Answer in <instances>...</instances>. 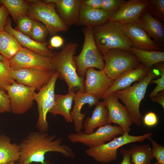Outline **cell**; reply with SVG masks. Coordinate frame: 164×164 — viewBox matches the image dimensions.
<instances>
[{
    "instance_id": "8fae6325",
    "label": "cell",
    "mask_w": 164,
    "mask_h": 164,
    "mask_svg": "<svg viewBox=\"0 0 164 164\" xmlns=\"http://www.w3.org/2000/svg\"><path fill=\"white\" fill-rule=\"evenodd\" d=\"M52 57L41 55L22 47L9 61L10 67L13 70L26 68L55 70Z\"/></svg>"
},
{
    "instance_id": "ba28073f",
    "label": "cell",
    "mask_w": 164,
    "mask_h": 164,
    "mask_svg": "<svg viewBox=\"0 0 164 164\" xmlns=\"http://www.w3.org/2000/svg\"><path fill=\"white\" fill-rule=\"evenodd\" d=\"M151 133H147L139 136L124 134L118 137H115L107 143L86 149L85 153L88 156L97 162L106 164L115 161L117 159L118 150L120 147L128 144L142 142L149 136Z\"/></svg>"
},
{
    "instance_id": "4dcf8cb0",
    "label": "cell",
    "mask_w": 164,
    "mask_h": 164,
    "mask_svg": "<svg viewBox=\"0 0 164 164\" xmlns=\"http://www.w3.org/2000/svg\"><path fill=\"white\" fill-rule=\"evenodd\" d=\"M12 70L8 60L5 58L3 61H0V90L6 92V87L15 81L12 78Z\"/></svg>"
},
{
    "instance_id": "7c38bea8",
    "label": "cell",
    "mask_w": 164,
    "mask_h": 164,
    "mask_svg": "<svg viewBox=\"0 0 164 164\" xmlns=\"http://www.w3.org/2000/svg\"><path fill=\"white\" fill-rule=\"evenodd\" d=\"M10 101L11 111L14 114H23L32 107L34 97L36 93L35 88L14 81L5 88Z\"/></svg>"
},
{
    "instance_id": "4316f807",
    "label": "cell",
    "mask_w": 164,
    "mask_h": 164,
    "mask_svg": "<svg viewBox=\"0 0 164 164\" xmlns=\"http://www.w3.org/2000/svg\"><path fill=\"white\" fill-rule=\"evenodd\" d=\"M22 47L15 37L5 30L0 32V54L9 60Z\"/></svg>"
},
{
    "instance_id": "bcb514c9",
    "label": "cell",
    "mask_w": 164,
    "mask_h": 164,
    "mask_svg": "<svg viewBox=\"0 0 164 164\" xmlns=\"http://www.w3.org/2000/svg\"><path fill=\"white\" fill-rule=\"evenodd\" d=\"M16 164H33L32 163H29L28 164H26V163H24L21 162H17L16 163Z\"/></svg>"
},
{
    "instance_id": "60d3db41",
    "label": "cell",
    "mask_w": 164,
    "mask_h": 164,
    "mask_svg": "<svg viewBox=\"0 0 164 164\" xmlns=\"http://www.w3.org/2000/svg\"><path fill=\"white\" fill-rule=\"evenodd\" d=\"M64 43L63 38L60 36L55 35L52 36L50 40V44L51 47L54 48H58L62 46Z\"/></svg>"
},
{
    "instance_id": "7bdbcfd3",
    "label": "cell",
    "mask_w": 164,
    "mask_h": 164,
    "mask_svg": "<svg viewBox=\"0 0 164 164\" xmlns=\"http://www.w3.org/2000/svg\"><path fill=\"white\" fill-rule=\"evenodd\" d=\"M120 152L123 157V159L120 164H133L131 161V159L129 150L125 148H121Z\"/></svg>"
},
{
    "instance_id": "44dd1931",
    "label": "cell",
    "mask_w": 164,
    "mask_h": 164,
    "mask_svg": "<svg viewBox=\"0 0 164 164\" xmlns=\"http://www.w3.org/2000/svg\"><path fill=\"white\" fill-rule=\"evenodd\" d=\"M44 2L53 3L55 5L58 14L69 28L78 22L81 0H46Z\"/></svg>"
},
{
    "instance_id": "74e56055",
    "label": "cell",
    "mask_w": 164,
    "mask_h": 164,
    "mask_svg": "<svg viewBox=\"0 0 164 164\" xmlns=\"http://www.w3.org/2000/svg\"><path fill=\"white\" fill-rule=\"evenodd\" d=\"M11 111L10 101L6 92L0 90V113Z\"/></svg>"
},
{
    "instance_id": "7a4b0ae2",
    "label": "cell",
    "mask_w": 164,
    "mask_h": 164,
    "mask_svg": "<svg viewBox=\"0 0 164 164\" xmlns=\"http://www.w3.org/2000/svg\"><path fill=\"white\" fill-rule=\"evenodd\" d=\"M78 44L70 42L64 45L59 52L54 53L52 63L54 70L59 74V77L67 83L68 91L74 92L75 88L83 92L84 78L79 76L74 60Z\"/></svg>"
},
{
    "instance_id": "e575fe53",
    "label": "cell",
    "mask_w": 164,
    "mask_h": 164,
    "mask_svg": "<svg viewBox=\"0 0 164 164\" xmlns=\"http://www.w3.org/2000/svg\"><path fill=\"white\" fill-rule=\"evenodd\" d=\"M147 138L152 143L151 151L153 158H156L159 164H164V147L158 144L151 136H149Z\"/></svg>"
},
{
    "instance_id": "ac0fdd59",
    "label": "cell",
    "mask_w": 164,
    "mask_h": 164,
    "mask_svg": "<svg viewBox=\"0 0 164 164\" xmlns=\"http://www.w3.org/2000/svg\"><path fill=\"white\" fill-rule=\"evenodd\" d=\"M135 22L145 30L162 50L164 49V26L162 21L154 17L146 10Z\"/></svg>"
},
{
    "instance_id": "52a82bcc",
    "label": "cell",
    "mask_w": 164,
    "mask_h": 164,
    "mask_svg": "<svg viewBox=\"0 0 164 164\" xmlns=\"http://www.w3.org/2000/svg\"><path fill=\"white\" fill-rule=\"evenodd\" d=\"M103 56L105 62L103 71L108 78L112 80L137 68L140 63L129 50L111 49Z\"/></svg>"
},
{
    "instance_id": "30bf717a",
    "label": "cell",
    "mask_w": 164,
    "mask_h": 164,
    "mask_svg": "<svg viewBox=\"0 0 164 164\" xmlns=\"http://www.w3.org/2000/svg\"><path fill=\"white\" fill-rule=\"evenodd\" d=\"M124 133L120 126L108 123L98 128L92 133L87 134L81 131L72 133L67 136V138L72 143H81L90 148L103 144L116 136L122 135Z\"/></svg>"
},
{
    "instance_id": "f1b7e54d",
    "label": "cell",
    "mask_w": 164,
    "mask_h": 164,
    "mask_svg": "<svg viewBox=\"0 0 164 164\" xmlns=\"http://www.w3.org/2000/svg\"><path fill=\"white\" fill-rule=\"evenodd\" d=\"M134 164H149L154 159L149 145H134L128 150Z\"/></svg>"
},
{
    "instance_id": "3957f363",
    "label": "cell",
    "mask_w": 164,
    "mask_h": 164,
    "mask_svg": "<svg viewBox=\"0 0 164 164\" xmlns=\"http://www.w3.org/2000/svg\"><path fill=\"white\" fill-rule=\"evenodd\" d=\"M92 29L94 41L103 55L110 49L129 50L132 46L120 23L109 21Z\"/></svg>"
},
{
    "instance_id": "e0dca14e",
    "label": "cell",
    "mask_w": 164,
    "mask_h": 164,
    "mask_svg": "<svg viewBox=\"0 0 164 164\" xmlns=\"http://www.w3.org/2000/svg\"><path fill=\"white\" fill-rule=\"evenodd\" d=\"M147 0H129L109 19V21L122 24L135 22L141 14L146 10Z\"/></svg>"
},
{
    "instance_id": "8992f818",
    "label": "cell",
    "mask_w": 164,
    "mask_h": 164,
    "mask_svg": "<svg viewBox=\"0 0 164 164\" xmlns=\"http://www.w3.org/2000/svg\"><path fill=\"white\" fill-rule=\"evenodd\" d=\"M27 2L29 5L27 15L41 22L46 26L50 36H53L58 32L68 31L69 28L58 14L53 3L39 0Z\"/></svg>"
},
{
    "instance_id": "277c9868",
    "label": "cell",
    "mask_w": 164,
    "mask_h": 164,
    "mask_svg": "<svg viewBox=\"0 0 164 164\" xmlns=\"http://www.w3.org/2000/svg\"><path fill=\"white\" fill-rule=\"evenodd\" d=\"M152 66L145 76L140 81L127 88L114 92L125 104L130 114L133 124L140 125L143 116L139 110V106L144 98L149 84L153 79L159 76L154 70Z\"/></svg>"
},
{
    "instance_id": "4fadbf2b",
    "label": "cell",
    "mask_w": 164,
    "mask_h": 164,
    "mask_svg": "<svg viewBox=\"0 0 164 164\" xmlns=\"http://www.w3.org/2000/svg\"><path fill=\"white\" fill-rule=\"evenodd\" d=\"M102 99L108 111V123L116 124L122 128L125 133H129L133 122L126 107L119 102L118 98L114 92Z\"/></svg>"
},
{
    "instance_id": "ee69618b",
    "label": "cell",
    "mask_w": 164,
    "mask_h": 164,
    "mask_svg": "<svg viewBox=\"0 0 164 164\" xmlns=\"http://www.w3.org/2000/svg\"><path fill=\"white\" fill-rule=\"evenodd\" d=\"M151 98L153 102L158 103L164 109V90L159 91L156 95Z\"/></svg>"
},
{
    "instance_id": "5bb4252c",
    "label": "cell",
    "mask_w": 164,
    "mask_h": 164,
    "mask_svg": "<svg viewBox=\"0 0 164 164\" xmlns=\"http://www.w3.org/2000/svg\"><path fill=\"white\" fill-rule=\"evenodd\" d=\"M55 70L26 68L12 70L13 79L17 83L33 87L39 91L51 78Z\"/></svg>"
},
{
    "instance_id": "9c48e42d",
    "label": "cell",
    "mask_w": 164,
    "mask_h": 164,
    "mask_svg": "<svg viewBox=\"0 0 164 164\" xmlns=\"http://www.w3.org/2000/svg\"><path fill=\"white\" fill-rule=\"evenodd\" d=\"M59 78L58 73L55 71L49 82L34 96V100L37 102L39 113L36 126L40 132H47L49 130L47 114L54 104L55 87L56 82Z\"/></svg>"
},
{
    "instance_id": "83f0119b",
    "label": "cell",
    "mask_w": 164,
    "mask_h": 164,
    "mask_svg": "<svg viewBox=\"0 0 164 164\" xmlns=\"http://www.w3.org/2000/svg\"><path fill=\"white\" fill-rule=\"evenodd\" d=\"M136 56L139 63L149 70L155 64L164 61V51L141 50L133 46L129 50Z\"/></svg>"
},
{
    "instance_id": "f6af8a7d",
    "label": "cell",
    "mask_w": 164,
    "mask_h": 164,
    "mask_svg": "<svg viewBox=\"0 0 164 164\" xmlns=\"http://www.w3.org/2000/svg\"><path fill=\"white\" fill-rule=\"evenodd\" d=\"M5 58H4L2 55L0 54V61H3Z\"/></svg>"
},
{
    "instance_id": "d590c367",
    "label": "cell",
    "mask_w": 164,
    "mask_h": 164,
    "mask_svg": "<svg viewBox=\"0 0 164 164\" xmlns=\"http://www.w3.org/2000/svg\"><path fill=\"white\" fill-rule=\"evenodd\" d=\"M158 67L160 71V77L157 80H152L150 83L156 84L157 85L154 90L149 94L150 98L155 96L159 91L164 90V62L158 63Z\"/></svg>"
},
{
    "instance_id": "8d00e7d4",
    "label": "cell",
    "mask_w": 164,
    "mask_h": 164,
    "mask_svg": "<svg viewBox=\"0 0 164 164\" xmlns=\"http://www.w3.org/2000/svg\"><path fill=\"white\" fill-rule=\"evenodd\" d=\"M127 1L125 0H101V9L108 11L117 10Z\"/></svg>"
},
{
    "instance_id": "d6986e66",
    "label": "cell",
    "mask_w": 164,
    "mask_h": 164,
    "mask_svg": "<svg viewBox=\"0 0 164 164\" xmlns=\"http://www.w3.org/2000/svg\"><path fill=\"white\" fill-rule=\"evenodd\" d=\"M117 10L108 11L101 9H96L81 4L77 26L94 27L109 21Z\"/></svg>"
},
{
    "instance_id": "484cf974",
    "label": "cell",
    "mask_w": 164,
    "mask_h": 164,
    "mask_svg": "<svg viewBox=\"0 0 164 164\" xmlns=\"http://www.w3.org/2000/svg\"><path fill=\"white\" fill-rule=\"evenodd\" d=\"M19 158V145L12 143L10 138L4 135H0V164H7L18 161Z\"/></svg>"
},
{
    "instance_id": "f546056e",
    "label": "cell",
    "mask_w": 164,
    "mask_h": 164,
    "mask_svg": "<svg viewBox=\"0 0 164 164\" xmlns=\"http://www.w3.org/2000/svg\"><path fill=\"white\" fill-rule=\"evenodd\" d=\"M0 3L4 5L16 23L18 19L27 15L29 8L28 2L23 0H0Z\"/></svg>"
},
{
    "instance_id": "681fc988",
    "label": "cell",
    "mask_w": 164,
    "mask_h": 164,
    "mask_svg": "<svg viewBox=\"0 0 164 164\" xmlns=\"http://www.w3.org/2000/svg\"><path fill=\"white\" fill-rule=\"evenodd\" d=\"M1 4L0 3V5Z\"/></svg>"
},
{
    "instance_id": "ab89813d",
    "label": "cell",
    "mask_w": 164,
    "mask_h": 164,
    "mask_svg": "<svg viewBox=\"0 0 164 164\" xmlns=\"http://www.w3.org/2000/svg\"><path fill=\"white\" fill-rule=\"evenodd\" d=\"M9 14L6 7L4 5L1 4L0 5V32L4 30Z\"/></svg>"
},
{
    "instance_id": "9a60e30c",
    "label": "cell",
    "mask_w": 164,
    "mask_h": 164,
    "mask_svg": "<svg viewBox=\"0 0 164 164\" xmlns=\"http://www.w3.org/2000/svg\"><path fill=\"white\" fill-rule=\"evenodd\" d=\"M83 92L94 94L99 101L112 83L114 80L108 78L103 70L90 67L86 70Z\"/></svg>"
},
{
    "instance_id": "1f68e13d",
    "label": "cell",
    "mask_w": 164,
    "mask_h": 164,
    "mask_svg": "<svg viewBox=\"0 0 164 164\" xmlns=\"http://www.w3.org/2000/svg\"><path fill=\"white\" fill-rule=\"evenodd\" d=\"M146 10L154 17L164 21V0H147Z\"/></svg>"
},
{
    "instance_id": "6da1fadb",
    "label": "cell",
    "mask_w": 164,
    "mask_h": 164,
    "mask_svg": "<svg viewBox=\"0 0 164 164\" xmlns=\"http://www.w3.org/2000/svg\"><path fill=\"white\" fill-rule=\"evenodd\" d=\"M47 132L33 131L29 133L19 145V158L18 162L28 164L33 162L50 164L45 160L49 152L60 153L67 157L73 158L75 154L69 146L62 144L63 138Z\"/></svg>"
},
{
    "instance_id": "cb8c5ba5",
    "label": "cell",
    "mask_w": 164,
    "mask_h": 164,
    "mask_svg": "<svg viewBox=\"0 0 164 164\" xmlns=\"http://www.w3.org/2000/svg\"><path fill=\"white\" fill-rule=\"evenodd\" d=\"M75 95L73 91L64 95L55 94L54 104L49 112L54 116H63L67 123L73 122L70 112Z\"/></svg>"
},
{
    "instance_id": "7402d4cb",
    "label": "cell",
    "mask_w": 164,
    "mask_h": 164,
    "mask_svg": "<svg viewBox=\"0 0 164 164\" xmlns=\"http://www.w3.org/2000/svg\"><path fill=\"white\" fill-rule=\"evenodd\" d=\"M149 70L141 63L137 68L122 74L114 80L102 99L116 91L130 87L134 82L140 81L145 76Z\"/></svg>"
},
{
    "instance_id": "f35d334b",
    "label": "cell",
    "mask_w": 164,
    "mask_h": 164,
    "mask_svg": "<svg viewBox=\"0 0 164 164\" xmlns=\"http://www.w3.org/2000/svg\"><path fill=\"white\" fill-rule=\"evenodd\" d=\"M143 119L144 124L148 127L154 126L156 125L158 122L157 115L155 113L151 111L146 114L143 117Z\"/></svg>"
},
{
    "instance_id": "2e32d148",
    "label": "cell",
    "mask_w": 164,
    "mask_h": 164,
    "mask_svg": "<svg viewBox=\"0 0 164 164\" xmlns=\"http://www.w3.org/2000/svg\"><path fill=\"white\" fill-rule=\"evenodd\" d=\"M121 27L132 46L143 50L162 51L145 30L135 23L121 24Z\"/></svg>"
},
{
    "instance_id": "603a6c76",
    "label": "cell",
    "mask_w": 164,
    "mask_h": 164,
    "mask_svg": "<svg viewBox=\"0 0 164 164\" xmlns=\"http://www.w3.org/2000/svg\"><path fill=\"white\" fill-rule=\"evenodd\" d=\"M4 30L14 36L22 46L43 56L51 57L53 56L54 53L47 47L46 42H37L13 29L9 17L7 18Z\"/></svg>"
},
{
    "instance_id": "b9f144b4",
    "label": "cell",
    "mask_w": 164,
    "mask_h": 164,
    "mask_svg": "<svg viewBox=\"0 0 164 164\" xmlns=\"http://www.w3.org/2000/svg\"><path fill=\"white\" fill-rule=\"evenodd\" d=\"M81 4L96 9H101V0H81Z\"/></svg>"
},
{
    "instance_id": "d6a6232c",
    "label": "cell",
    "mask_w": 164,
    "mask_h": 164,
    "mask_svg": "<svg viewBox=\"0 0 164 164\" xmlns=\"http://www.w3.org/2000/svg\"><path fill=\"white\" fill-rule=\"evenodd\" d=\"M48 33L46 26L34 19V24L30 38L33 40L41 43L45 42V41Z\"/></svg>"
},
{
    "instance_id": "ffe728a7",
    "label": "cell",
    "mask_w": 164,
    "mask_h": 164,
    "mask_svg": "<svg viewBox=\"0 0 164 164\" xmlns=\"http://www.w3.org/2000/svg\"><path fill=\"white\" fill-rule=\"evenodd\" d=\"M74 105L70 114L73 122L75 132L81 131L84 128L83 122L85 114L81 113V109L85 104H88L89 108L96 105L99 102L93 94L78 91L75 94L73 99Z\"/></svg>"
},
{
    "instance_id": "5b68a950",
    "label": "cell",
    "mask_w": 164,
    "mask_h": 164,
    "mask_svg": "<svg viewBox=\"0 0 164 164\" xmlns=\"http://www.w3.org/2000/svg\"><path fill=\"white\" fill-rule=\"evenodd\" d=\"M84 39L80 53L74 56L78 75L84 78L87 69L96 68L103 70L104 67L103 55L98 50L94 41L92 27H85L82 29Z\"/></svg>"
},
{
    "instance_id": "c3c4849f",
    "label": "cell",
    "mask_w": 164,
    "mask_h": 164,
    "mask_svg": "<svg viewBox=\"0 0 164 164\" xmlns=\"http://www.w3.org/2000/svg\"><path fill=\"white\" fill-rule=\"evenodd\" d=\"M149 164H159L157 162H155L154 163L152 164L151 163H149Z\"/></svg>"
},
{
    "instance_id": "836d02e7",
    "label": "cell",
    "mask_w": 164,
    "mask_h": 164,
    "mask_svg": "<svg viewBox=\"0 0 164 164\" xmlns=\"http://www.w3.org/2000/svg\"><path fill=\"white\" fill-rule=\"evenodd\" d=\"M34 19L27 15L19 18L16 22L19 30L23 34L30 37Z\"/></svg>"
},
{
    "instance_id": "7dc6e473",
    "label": "cell",
    "mask_w": 164,
    "mask_h": 164,
    "mask_svg": "<svg viewBox=\"0 0 164 164\" xmlns=\"http://www.w3.org/2000/svg\"><path fill=\"white\" fill-rule=\"evenodd\" d=\"M15 163V162L14 161H12L10 162H9V163H8L7 164H14Z\"/></svg>"
},
{
    "instance_id": "d4e9b609",
    "label": "cell",
    "mask_w": 164,
    "mask_h": 164,
    "mask_svg": "<svg viewBox=\"0 0 164 164\" xmlns=\"http://www.w3.org/2000/svg\"><path fill=\"white\" fill-rule=\"evenodd\" d=\"M108 111L104 101L99 102L92 111L91 117L86 118L83 122L84 132L90 134L94 129L108 124Z\"/></svg>"
}]
</instances>
